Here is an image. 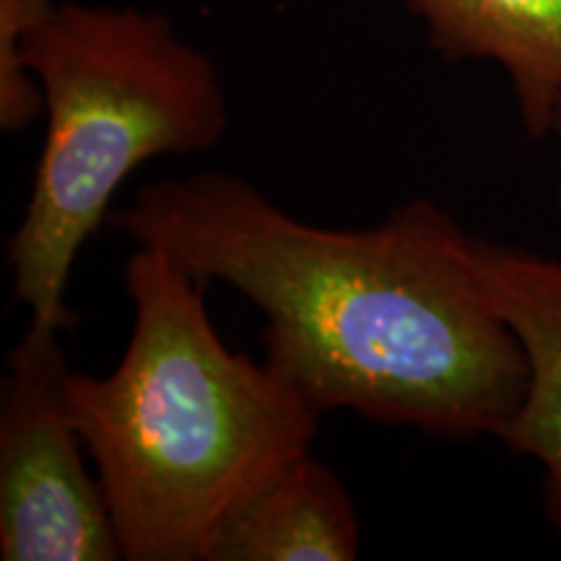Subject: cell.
<instances>
[{
	"mask_svg": "<svg viewBox=\"0 0 561 561\" xmlns=\"http://www.w3.org/2000/svg\"><path fill=\"white\" fill-rule=\"evenodd\" d=\"M110 224L265 318V362L320 413L351 411L432 437H500L525 359L483 291L471 234L434 201L367 229L318 227L250 180L149 182Z\"/></svg>",
	"mask_w": 561,
	"mask_h": 561,
	"instance_id": "cell-1",
	"label": "cell"
},
{
	"mask_svg": "<svg viewBox=\"0 0 561 561\" xmlns=\"http://www.w3.org/2000/svg\"><path fill=\"white\" fill-rule=\"evenodd\" d=\"M133 328L104 377L73 371L68 411L125 561H208L231 515L312 450L322 413L268 362L231 351L206 284L170 252L125 263Z\"/></svg>",
	"mask_w": 561,
	"mask_h": 561,
	"instance_id": "cell-2",
	"label": "cell"
},
{
	"mask_svg": "<svg viewBox=\"0 0 561 561\" xmlns=\"http://www.w3.org/2000/svg\"><path fill=\"white\" fill-rule=\"evenodd\" d=\"M45 100L30 201L5 242L30 318L76 325L66 289L110 203L146 161L214 149L229 125L221 73L164 13L58 3L26 42Z\"/></svg>",
	"mask_w": 561,
	"mask_h": 561,
	"instance_id": "cell-3",
	"label": "cell"
},
{
	"mask_svg": "<svg viewBox=\"0 0 561 561\" xmlns=\"http://www.w3.org/2000/svg\"><path fill=\"white\" fill-rule=\"evenodd\" d=\"M58 322L30 318L0 388V559L121 561V541L68 411Z\"/></svg>",
	"mask_w": 561,
	"mask_h": 561,
	"instance_id": "cell-4",
	"label": "cell"
},
{
	"mask_svg": "<svg viewBox=\"0 0 561 561\" xmlns=\"http://www.w3.org/2000/svg\"><path fill=\"white\" fill-rule=\"evenodd\" d=\"M483 291L525 359V388L500 439L543 471L546 515L561 536V257L471 237Z\"/></svg>",
	"mask_w": 561,
	"mask_h": 561,
	"instance_id": "cell-5",
	"label": "cell"
},
{
	"mask_svg": "<svg viewBox=\"0 0 561 561\" xmlns=\"http://www.w3.org/2000/svg\"><path fill=\"white\" fill-rule=\"evenodd\" d=\"M442 58L491 60L507 76L533 138L561 107V0H405Z\"/></svg>",
	"mask_w": 561,
	"mask_h": 561,
	"instance_id": "cell-6",
	"label": "cell"
},
{
	"mask_svg": "<svg viewBox=\"0 0 561 561\" xmlns=\"http://www.w3.org/2000/svg\"><path fill=\"white\" fill-rule=\"evenodd\" d=\"M359 553L362 525L346 486L307 453L229 517L208 561H351Z\"/></svg>",
	"mask_w": 561,
	"mask_h": 561,
	"instance_id": "cell-7",
	"label": "cell"
},
{
	"mask_svg": "<svg viewBox=\"0 0 561 561\" xmlns=\"http://www.w3.org/2000/svg\"><path fill=\"white\" fill-rule=\"evenodd\" d=\"M55 9V0H0V130L9 136H19L45 115L42 89L24 53Z\"/></svg>",
	"mask_w": 561,
	"mask_h": 561,
	"instance_id": "cell-8",
	"label": "cell"
},
{
	"mask_svg": "<svg viewBox=\"0 0 561 561\" xmlns=\"http://www.w3.org/2000/svg\"><path fill=\"white\" fill-rule=\"evenodd\" d=\"M553 136H559L561 140V107L557 112V121H553ZM559 208H561V153H559Z\"/></svg>",
	"mask_w": 561,
	"mask_h": 561,
	"instance_id": "cell-9",
	"label": "cell"
}]
</instances>
